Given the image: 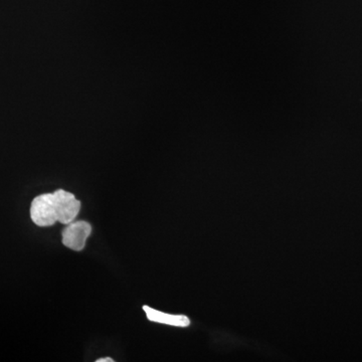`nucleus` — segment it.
<instances>
[{"label": "nucleus", "instance_id": "nucleus-1", "mask_svg": "<svg viewBox=\"0 0 362 362\" xmlns=\"http://www.w3.org/2000/svg\"><path fill=\"white\" fill-rule=\"evenodd\" d=\"M31 217L38 227H51L58 222L53 193L38 195L31 202Z\"/></svg>", "mask_w": 362, "mask_h": 362}, {"label": "nucleus", "instance_id": "nucleus-2", "mask_svg": "<svg viewBox=\"0 0 362 362\" xmlns=\"http://www.w3.org/2000/svg\"><path fill=\"white\" fill-rule=\"evenodd\" d=\"M58 222L67 224L74 222L81 210V202L73 193L58 190L53 193Z\"/></svg>", "mask_w": 362, "mask_h": 362}, {"label": "nucleus", "instance_id": "nucleus-3", "mask_svg": "<svg viewBox=\"0 0 362 362\" xmlns=\"http://www.w3.org/2000/svg\"><path fill=\"white\" fill-rule=\"evenodd\" d=\"M92 233V227L85 220L69 222L62 231V242L67 248L80 252L86 246L88 238Z\"/></svg>", "mask_w": 362, "mask_h": 362}, {"label": "nucleus", "instance_id": "nucleus-4", "mask_svg": "<svg viewBox=\"0 0 362 362\" xmlns=\"http://www.w3.org/2000/svg\"><path fill=\"white\" fill-rule=\"evenodd\" d=\"M144 312L147 315L148 320L152 322L163 323L176 327H188L190 324V318L184 315H172L163 313L158 310L153 309L149 306H143Z\"/></svg>", "mask_w": 362, "mask_h": 362}, {"label": "nucleus", "instance_id": "nucleus-5", "mask_svg": "<svg viewBox=\"0 0 362 362\" xmlns=\"http://www.w3.org/2000/svg\"><path fill=\"white\" fill-rule=\"evenodd\" d=\"M97 362H114V359H110V357H106V359H98Z\"/></svg>", "mask_w": 362, "mask_h": 362}]
</instances>
